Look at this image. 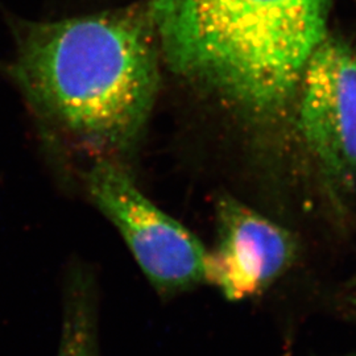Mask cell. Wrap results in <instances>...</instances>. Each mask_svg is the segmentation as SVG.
Segmentation results:
<instances>
[{
	"label": "cell",
	"mask_w": 356,
	"mask_h": 356,
	"mask_svg": "<svg viewBox=\"0 0 356 356\" xmlns=\"http://www.w3.org/2000/svg\"><path fill=\"white\" fill-rule=\"evenodd\" d=\"M7 73L38 120L98 152L140 140L164 66L149 3L54 20H15Z\"/></svg>",
	"instance_id": "cell-1"
},
{
	"label": "cell",
	"mask_w": 356,
	"mask_h": 356,
	"mask_svg": "<svg viewBox=\"0 0 356 356\" xmlns=\"http://www.w3.org/2000/svg\"><path fill=\"white\" fill-rule=\"evenodd\" d=\"M334 0H148L164 66L247 127L293 116Z\"/></svg>",
	"instance_id": "cell-2"
},
{
	"label": "cell",
	"mask_w": 356,
	"mask_h": 356,
	"mask_svg": "<svg viewBox=\"0 0 356 356\" xmlns=\"http://www.w3.org/2000/svg\"><path fill=\"white\" fill-rule=\"evenodd\" d=\"M86 188L157 292L172 296L204 282L207 251L202 243L153 204L119 163L106 157L95 161Z\"/></svg>",
	"instance_id": "cell-3"
},
{
	"label": "cell",
	"mask_w": 356,
	"mask_h": 356,
	"mask_svg": "<svg viewBox=\"0 0 356 356\" xmlns=\"http://www.w3.org/2000/svg\"><path fill=\"white\" fill-rule=\"evenodd\" d=\"M294 131L332 201L356 188V49L329 36L301 76Z\"/></svg>",
	"instance_id": "cell-4"
},
{
	"label": "cell",
	"mask_w": 356,
	"mask_h": 356,
	"mask_svg": "<svg viewBox=\"0 0 356 356\" xmlns=\"http://www.w3.org/2000/svg\"><path fill=\"white\" fill-rule=\"evenodd\" d=\"M218 244L204 260V282L229 301L266 292L297 259L298 243L289 229L229 194L216 202Z\"/></svg>",
	"instance_id": "cell-5"
},
{
	"label": "cell",
	"mask_w": 356,
	"mask_h": 356,
	"mask_svg": "<svg viewBox=\"0 0 356 356\" xmlns=\"http://www.w3.org/2000/svg\"><path fill=\"white\" fill-rule=\"evenodd\" d=\"M56 356H101L98 293L89 268H70L65 284L61 335Z\"/></svg>",
	"instance_id": "cell-6"
},
{
	"label": "cell",
	"mask_w": 356,
	"mask_h": 356,
	"mask_svg": "<svg viewBox=\"0 0 356 356\" xmlns=\"http://www.w3.org/2000/svg\"><path fill=\"white\" fill-rule=\"evenodd\" d=\"M354 304H355V305H356V300H355V301H354Z\"/></svg>",
	"instance_id": "cell-7"
}]
</instances>
